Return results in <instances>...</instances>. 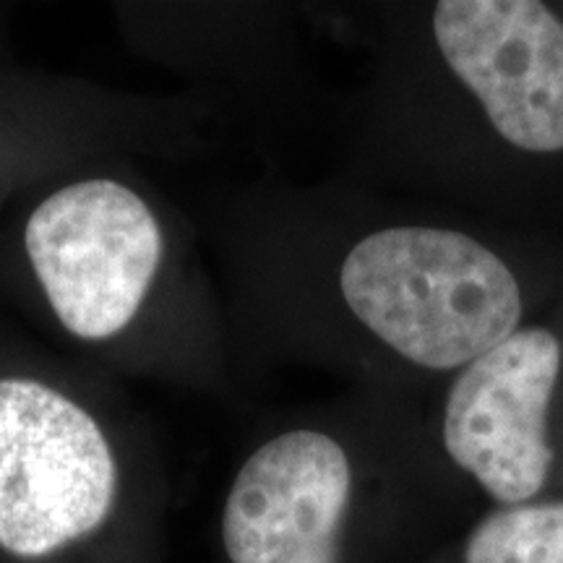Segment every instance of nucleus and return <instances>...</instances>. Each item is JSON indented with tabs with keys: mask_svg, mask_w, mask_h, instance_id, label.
<instances>
[{
	"mask_svg": "<svg viewBox=\"0 0 563 563\" xmlns=\"http://www.w3.org/2000/svg\"><path fill=\"white\" fill-rule=\"evenodd\" d=\"M245 386L279 365L428 399L563 300V235L282 173L191 201Z\"/></svg>",
	"mask_w": 563,
	"mask_h": 563,
	"instance_id": "nucleus-1",
	"label": "nucleus"
},
{
	"mask_svg": "<svg viewBox=\"0 0 563 563\" xmlns=\"http://www.w3.org/2000/svg\"><path fill=\"white\" fill-rule=\"evenodd\" d=\"M342 32L365 63L332 175L563 235L561 0H384Z\"/></svg>",
	"mask_w": 563,
	"mask_h": 563,
	"instance_id": "nucleus-2",
	"label": "nucleus"
},
{
	"mask_svg": "<svg viewBox=\"0 0 563 563\" xmlns=\"http://www.w3.org/2000/svg\"><path fill=\"white\" fill-rule=\"evenodd\" d=\"M133 157L53 175L0 214V300L115 382L232 405L245 389L191 211Z\"/></svg>",
	"mask_w": 563,
	"mask_h": 563,
	"instance_id": "nucleus-3",
	"label": "nucleus"
},
{
	"mask_svg": "<svg viewBox=\"0 0 563 563\" xmlns=\"http://www.w3.org/2000/svg\"><path fill=\"white\" fill-rule=\"evenodd\" d=\"M462 481L435 446L428 399L347 386L266 422L228 485V563H365L399 545Z\"/></svg>",
	"mask_w": 563,
	"mask_h": 563,
	"instance_id": "nucleus-4",
	"label": "nucleus"
},
{
	"mask_svg": "<svg viewBox=\"0 0 563 563\" xmlns=\"http://www.w3.org/2000/svg\"><path fill=\"white\" fill-rule=\"evenodd\" d=\"M136 410L121 382L0 316V559L58 563L125 519Z\"/></svg>",
	"mask_w": 563,
	"mask_h": 563,
	"instance_id": "nucleus-5",
	"label": "nucleus"
},
{
	"mask_svg": "<svg viewBox=\"0 0 563 563\" xmlns=\"http://www.w3.org/2000/svg\"><path fill=\"white\" fill-rule=\"evenodd\" d=\"M443 462L490 506L563 493V300L428 397Z\"/></svg>",
	"mask_w": 563,
	"mask_h": 563,
	"instance_id": "nucleus-6",
	"label": "nucleus"
},
{
	"mask_svg": "<svg viewBox=\"0 0 563 563\" xmlns=\"http://www.w3.org/2000/svg\"><path fill=\"white\" fill-rule=\"evenodd\" d=\"M228 115L196 91H139L81 74L0 70V214L53 175L102 157L188 162Z\"/></svg>",
	"mask_w": 563,
	"mask_h": 563,
	"instance_id": "nucleus-7",
	"label": "nucleus"
},
{
	"mask_svg": "<svg viewBox=\"0 0 563 563\" xmlns=\"http://www.w3.org/2000/svg\"><path fill=\"white\" fill-rule=\"evenodd\" d=\"M118 34L136 58L188 81L224 112L266 121L311 100L300 37L306 11L290 3H118Z\"/></svg>",
	"mask_w": 563,
	"mask_h": 563,
	"instance_id": "nucleus-8",
	"label": "nucleus"
},
{
	"mask_svg": "<svg viewBox=\"0 0 563 563\" xmlns=\"http://www.w3.org/2000/svg\"><path fill=\"white\" fill-rule=\"evenodd\" d=\"M446 563H563V493L490 506L462 534Z\"/></svg>",
	"mask_w": 563,
	"mask_h": 563,
	"instance_id": "nucleus-9",
	"label": "nucleus"
}]
</instances>
